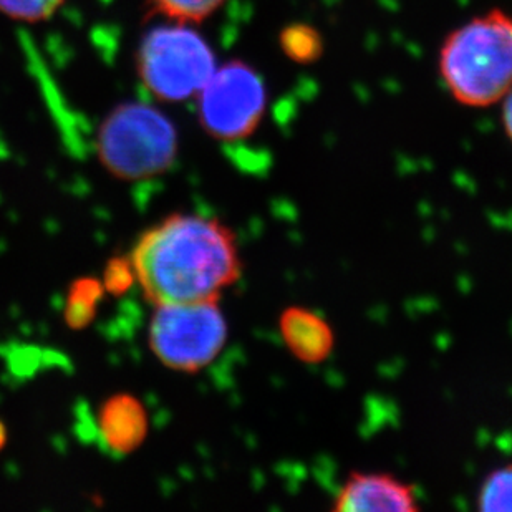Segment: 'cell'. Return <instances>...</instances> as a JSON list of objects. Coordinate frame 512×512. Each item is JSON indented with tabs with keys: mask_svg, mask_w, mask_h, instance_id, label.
<instances>
[{
	"mask_svg": "<svg viewBox=\"0 0 512 512\" xmlns=\"http://www.w3.org/2000/svg\"><path fill=\"white\" fill-rule=\"evenodd\" d=\"M153 305L218 302L242 276L236 234L219 219L176 213L146 229L130 256Z\"/></svg>",
	"mask_w": 512,
	"mask_h": 512,
	"instance_id": "1",
	"label": "cell"
},
{
	"mask_svg": "<svg viewBox=\"0 0 512 512\" xmlns=\"http://www.w3.org/2000/svg\"><path fill=\"white\" fill-rule=\"evenodd\" d=\"M438 72L459 105L489 108L512 88V14L493 9L446 35Z\"/></svg>",
	"mask_w": 512,
	"mask_h": 512,
	"instance_id": "2",
	"label": "cell"
},
{
	"mask_svg": "<svg viewBox=\"0 0 512 512\" xmlns=\"http://www.w3.org/2000/svg\"><path fill=\"white\" fill-rule=\"evenodd\" d=\"M97 156L120 181H148L168 173L178 160L179 136L171 118L145 102H123L103 118Z\"/></svg>",
	"mask_w": 512,
	"mask_h": 512,
	"instance_id": "3",
	"label": "cell"
},
{
	"mask_svg": "<svg viewBox=\"0 0 512 512\" xmlns=\"http://www.w3.org/2000/svg\"><path fill=\"white\" fill-rule=\"evenodd\" d=\"M135 68L155 100L184 103L198 97L218 68V58L196 25L166 20L141 37Z\"/></svg>",
	"mask_w": 512,
	"mask_h": 512,
	"instance_id": "4",
	"label": "cell"
},
{
	"mask_svg": "<svg viewBox=\"0 0 512 512\" xmlns=\"http://www.w3.org/2000/svg\"><path fill=\"white\" fill-rule=\"evenodd\" d=\"M229 327L218 302L155 305L148 327L151 352L179 373H199L223 352Z\"/></svg>",
	"mask_w": 512,
	"mask_h": 512,
	"instance_id": "5",
	"label": "cell"
},
{
	"mask_svg": "<svg viewBox=\"0 0 512 512\" xmlns=\"http://www.w3.org/2000/svg\"><path fill=\"white\" fill-rule=\"evenodd\" d=\"M194 100L199 126L221 143L251 138L259 130L269 103L264 77L241 58L218 65Z\"/></svg>",
	"mask_w": 512,
	"mask_h": 512,
	"instance_id": "6",
	"label": "cell"
},
{
	"mask_svg": "<svg viewBox=\"0 0 512 512\" xmlns=\"http://www.w3.org/2000/svg\"><path fill=\"white\" fill-rule=\"evenodd\" d=\"M420 509L415 489L390 473H350L332 511L337 512H415Z\"/></svg>",
	"mask_w": 512,
	"mask_h": 512,
	"instance_id": "7",
	"label": "cell"
},
{
	"mask_svg": "<svg viewBox=\"0 0 512 512\" xmlns=\"http://www.w3.org/2000/svg\"><path fill=\"white\" fill-rule=\"evenodd\" d=\"M98 433L113 455H131L148 436V415L138 398L118 393L108 398L98 411Z\"/></svg>",
	"mask_w": 512,
	"mask_h": 512,
	"instance_id": "8",
	"label": "cell"
},
{
	"mask_svg": "<svg viewBox=\"0 0 512 512\" xmlns=\"http://www.w3.org/2000/svg\"><path fill=\"white\" fill-rule=\"evenodd\" d=\"M279 332L287 350L307 365L325 362L334 352L332 325L307 307H287L279 317Z\"/></svg>",
	"mask_w": 512,
	"mask_h": 512,
	"instance_id": "9",
	"label": "cell"
},
{
	"mask_svg": "<svg viewBox=\"0 0 512 512\" xmlns=\"http://www.w3.org/2000/svg\"><path fill=\"white\" fill-rule=\"evenodd\" d=\"M279 49L285 58L297 65H312L319 62L325 52L324 35L307 22H292L285 25L277 37Z\"/></svg>",
	"mask_w": 512,
	"mask_h": 512,
	"instance_id": "10",
	"label": "cell"
},
{
	"mask_svg": "<svg viewBox=\"0 0 512 512\" xmlns=\"http://www.w3.org/2000/svg\"><path fill=\"white\" fill-rule=\"evenodd\" d=\"M105 287L98 279L83 277L70 287L63 309V317L73 330L85 329L97 315L98 304L102 302Z\"/></svg>",
	"mask_w": 512,
	"mask_h": 512,
	"instance_id": "11",
	"label": "cell"
},
{
	"mask_svg": "<svg viewBox=\"0 0 512 512\" xmlns=\"http://www.w3.org/2000/svg\"><path fill=\"white\" fill-rule=\"evenodd\" d=\"M228 0H148L153 14L179 24L198 25L213 17Z\"/></svg>",
	"mask_w": 512,
	"mask_h": 512,
	"instance_id": "12",
	"label": "cell"
},
{
	"mask_svg": "<svg viewBox=\"0 0 512 512\" xmlns=\"http://www.w3.org/2000/svg\"><path fill=\"white\" fill-rule=\"evenodd\" d=\"M478 509L483 512H512V463L493 469L484 478L478 493Z\"/></svg>",
	"mask_w": 512,
	"mask_h": 512,
	"instance_id": "13",
	"label": "cell"
},
{
	"mask_svg": "<svg viewBox=\"0 0 512 512\" xmlns=\"http://www.w3.org/2000/svg\"><path fill=\"white\" fill-rule=\"evenodd\" d=\"M67 0H0V14L15 22L40 24L50 20Z\"/></svg>",
	"mask_w": 512,
	"mask_h": 512,
	"instance_id": "14",
	"label": "cell"
},
{
	"mask_svg": "<svg viewBox=\"0 0 512 512\" xmlns=\"http://www.w3.org/2000/svg\"><path fill=\"white\" fill-rule=\"evenodd\" d=\"M102 282L105 292L113 295L125 294L126 290L131 289V285L136 282V277L130 257H116L108 262L103 272Z\"/></svg>",
	"mask_w": 512,
	"mask_h": 512,
	"instance_id": "15",
	"label": "cell"
},
{
	"mask_svg": "<svg viewBox=\"0 0 512 512\" xmlns=\"http://www.w3.org/2000/svg\"><path fill=\"white\" fill-rule=\"evenodd\" d=\"M501 123H503L504 133L512 143V88L501 100Z\"/></svg>",
	"mask_w": 512,
	"mask_h": 512,
	"instance_id": "16",
	"label": "cell"
},
{
	"mask_svg": "<svg viewBox=\"0 0 512 512\" xmlns=\"http://www.w3.org/2000/svg\"><path fill=\"white\" fill-rule=\"evenodd\" d=\"M5 443H7V428L0 421V451L4 450Z\"/></svg>",
	"mask_w": 512,
	"mask_h": 512,
	"instance_id": "17",
	"label": "cell"
}]
</instances>
